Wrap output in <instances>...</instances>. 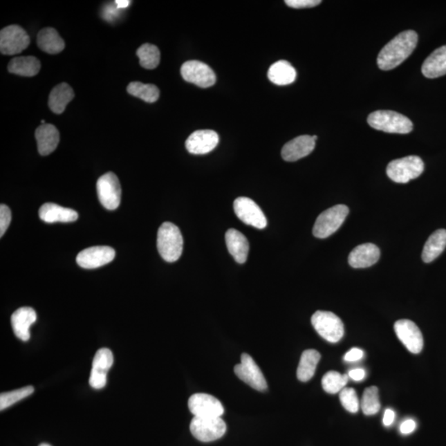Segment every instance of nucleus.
<instances>
[{"mask_svg":"<svg viewBox=\"0 0 446 446\" xmlns=\"http://www.w3.org/2000/svg\"><path fill=\"white\" fill-rule=\"evenodd\" d=\"M418 41V34L413 30L398 34L381 50L377 59L380 69L390 71L401 65L414 53Z\"/></svg>","mask_w":446,"mask_h":446,"instance_id":"obj_1","label":"nucleus"},{"mask_svg":"<svg viewBox=\"0 0 446 446\" xmlns=\"http://www.w3.org/2000/svg\"><path fill=\"white\" fill-rule=\"evenodd\" d=\"M184 240L180 229L172 223L165 222L157 234V248L160 257L167 262H176L183 252Z\"/></svg>","mask_w":446,"mask_h":446,"instance_id":"obj_2","label":"nucleus"},{"mask_svg":"<svg viewBox=\"0 0 446 446\" xmlns=\"http://www.w3.org/2000/svg\"><path fill=\"white\" fill-rule=\"evenodd\" d=\"M368 123L373 129L389 133L407 134L414 129L409 118L390 110H379L369 114Z\"/></svg>","mask_w":446,"mask_h":446,"instance_id":"obj_3","label":"nucleus"},{"mask_svg":"<svg viewBox=\"0 0 446 446\" xmlns=\"http://www.w3.org/2000/svg\"><path fill=\"white\" fill-rule=\"evenodd\" d=\"M424 171V162L418 156H409L391 161L387 167V175L390 180L399 184H406L418 178Z\"/></svg>","mask_w":446,"mask_h":446,"instance_id":"obj_4","label":"nucleus"},{"mask_svg":"<svg viewBox=\"0 0 446 446\" xmlns=\"http://www.w3.org/2000/svg\"><path fill=\"white\" fill-rule=\"evenodd\" d=\"M349 207L339 205L328 208L318 216L313 227V235L320 239L329 237L334 234L349 214Z\"/></svg>","mask_w":446,"mask_h":446,"instance_id":"obj_5","label":"nucleus"},{"mask_svg":"<svg viewBox=\"0 0 446 446\" xmlns=\"http://www.w3.org/2000/svg\"><path fill=\"white\" fill-rule=\"evenodd\" d=\"M311 321L314 329L326 342L337 343L345 333L341 318L333 313L317 311L313 314Z\"/></svg>","mask_w":446,"mask_h":446,"instance_id":"obj_6","label":"nucleus"},{"mask_svg":"<svg viewBox=\"0 0 446 446\" xmlns=\"http://www.w3.org/2000/svg\"><path fill=\"white\" fill-rule=\"evenodd\" d=\"M227 431V425L222 418H198L194 416L190 423L192 435L202 443H212L222 438Z\"/></svg>","mask_w":446,"mask_h":446,"instance_id":"obj_7","label":"nucleus"},{"mask_svg":"<svg viewBox=\"0 0 446 446\" xmlns=\"http://www.w3.org/2000/svg\"><path fill=\"white\" fill-rule=\"evenodd\" d=\"M96 188L101 205L108 210H117L121 203L122 189L115 174H104L97 180Z\"/></svg>","mask_w":446,"mask_h":446,"instance_id":"obj_8","label":"nucleus"},{"mask_svg":"<svg viewBox=\"0 0 446 446\" xmlns=\"http://www.w3.org/2000/svg\"><path fill=\"white\" fill-rule=\"evenodd\" d=\"M29 44L28 34L18 25H10L0 32V50L3 55L19 54L28 48Z\"/></svg>","mask_w":446,"mask_h":446,"instance_id":"obj_9","label":"nucleus"},{"mask_svg":"<svg viewBox=\"0 0 446 446\" xmlns=\"http://www.w3.org/2000/svg\"><path fill=\"white\" fill-rule=\"evenodd\" d=\"M234 372L241 380L252 389L261 392L267 389L268 385L264 375L252 357L248 354L241 355V363L236 365Z\"/></svg>","mask_w":446,"mask_h":446,"instance_id":"obj_10","label":"nucleus"},{"mask_svg":"<svg viewBox=\"0 0 446 446\" xmlns=\"http://www.w3.org/2000/svg\"><path fill=\"white\" fill-rule=\"evenodd\" d=\"M182 77L187 82L196 84L201 88H210L216 83V75L205 63L189 61L181 66Z\"/></svg>","mask_w":446,"mask_h":446,"instance_id":"obj_11","label":"nucleus"},{"mask_svg":"<svg viewBox=\"0 0 446 446\" xmlns=\"http://www.w3.org/2000/svg\"><path fill=\"white\" fill-rule=\"evenodd\" d=\"M189 409L198 418H221L224 414V407L219 400L210 394L195 393L189 399Z\"/></svg>","mask_w":446,"mask_h":446,"instance_id":"obj_12","label":"nucleus"},{"mask_svg":"<svg viewBox=\"0 0 446 446\" xmlns=\"http://www.w3.org/2000/svg\"><path fill=\"white\" fill-rule=\"evenodd\" d=\"M394 331L407 351L419 354L423 349L424 341L422 331L413 321L402 319L395 322Z\"/></svg>","mask_w":446,"mask_h":446,"instance_id":"obj_13","label":"nucleus"},{"mask_svg":"<svg viewBox=\"0 0 446 446\" xmlns=\"http://www.w3.org/2000/svg\"><path fill=\"white\" fill-rule=\"evenodd\" d=\"M113 352L108 348H102L93 357L89 385L95 389L104 388L107 384V375L113 364Z\"/></svg>","mask_w":446,"mask_h":446,"instance_id":"obj_14","label":"nucleus"},{"mask_svg":"<svg viewBox=\"0 0 446 446\" xmlns=\"http://www.w3.org/2000/svg\"><path fill=\"white\" fill-rule=\"evenodd\" d=\"M234 211L242 222L258 229H264L267 226V219L259 207L252 199L240 197L234 202Z\"/></svg>","mask_w":446,"mask_h":446,"instance_id":"obj_15","label":"nucleus"},{"mask_svg":"<svg viewBox=\"0 0 446 446\" xmlns=\"http://www.w3.org/2000/svg\"><path fill=\"white\" fill-rule=\"evenodd\" d=\"M115 256V250L109 246H93L80 252L76 262L84 269H96L109 264Z\"/></svg>","mask_w":446,"mask_h":446,"instance_id":"obj_16","label":"nucleus"},{"mask_svg":"<svg viewBox=\"0 0 446 446\" xmlns=\"http://www.w3.org/2000/svg\"><path fill=\"white\" fill-rule=\"evenodd\" d=\"M219 137L212 130H198L191 134L185 142L187 151L194 155H205L218 146Z\"/></svg>","mask_w":446,"mask_h":446,"instance_id":"obj_17","label":"nucleus"},{"mask_svg":"<svg viewBox=\"0 0 446 446\" xmlns=\"http://www.w3.org/2000/svg\"><path fill=\"white\" fill-rule=\"evenodd\" d=\"M315 146L312 136H299L284 146L281 155L284 160L292 162L311 154Z\"/></svg>","mask_w":446,"mask_h":446,"instance_id":"obj_18","label":"nucleus"},{"mask_svg":"<svg viewBox=\"0 0 446 446\" xmlns=\"http://www.w3.org/2000/svg\"><path fill=\"white\" fill-rule=\"evenodd\" d=\"M380 250L375 244L365 243L356 246L348 257L351 267L355 269L371 267L380 260Z\"/></svg>","mask_w":446,"mask_h":446,"instance_id":"obj_19","label":"nucleus"},{"mask_svg":"<svg viewBox=\"0 0 446 446\" xmlns=\"http://www.w3.org/2000/svg\"><path fill=\"white\" fill-rule=\"evenodd\" d=\"M35 310L29 307L20 308L12 313L11 325L17 337L23 342L30 339V327L37 321Z\"/></svg>","mask_w":446,"mask_h":446,"instance_id":"obj_20","label":"nucleus"},{"mask_svg":"<svg viewBox=\"0 0 446 446\" xmlns=\"http://www.w3.org/2000/svg\"><path fill=\"white\" fill-rule=\"evenodd\" d=\"M39 216L46 223H72L79 218L77 212L53 203H46L40 207Z\"/></svg>","mask_w":446,"mask_h":446,"instance_id":"obj_21","label":"nucleus"},{"mask_svg":"<svg viewBox=\"0 0 446 446\" xmlns=\"http://www.w3.org/2000/svg\"><path fill=\"white\" fill-rule=\"evenodd\" d=\"M35 137L38 152L44 156H48L56 150L59 142V133L57 127L48 123L37 127Z\"/></svg>","mask_w":446,"mask_h":446,"instance_id":"obj_22","label":"nucleus"},{"mask_svg":"<svg viewBox=\"0 0 446 446\" xmlns=\"http://www.w3.org/2000/svg\"><path fill=\"white\" fill-rule=\"evenodd\" d=\"M228 252L239 264H244L248 260L249 241L246 237L236 229H229L225 236Z\"/></svg>","mask_w":446,"mask_h":446,"instance_id":"obj_23","label":"nucleus"},{"mask_svg":"<svg viewBox=\"0 0 446 446\" xmlns=\"http://www.w3.org/2000/svg\"><path fill=\"white\" fill-rule=\"evenodd\" d=\"M422 72L425 77L435 79L446 75V45L433 52L424 62Z\"/></svg>","mask_w":446,"mask_h":446,"instance_id":"obj_24","label":"nucleus"},{"mask_svg":"<svg viewBox=\"0 0 446 446\" xmlns=\"http://www.w3.org/2000/svg\"><path fill=\"white\" fill-rule=\"evenodd\" d=\"M297 72L294 66L286 61H279L270 67L268 78L277 86H288L295 82Z\"/></svg>","mask_w":446,"mask_h":446,"instance_id":"obj_25","label":"nucleus"},{"mask_svg":"<svg viewBox=\"0 0 446 446\" xmlns=\"http://www.w3.org/2000/svg\"><path fill=\"white\" fill-rule=\"evenodd\" d=\"M74 97L75 93L69 84H59L50 93L49 108L54 113L62 114Z\"/></svg>","mask_w":446,"mask_h":446,"instance_id":"obj_26","label":"nucleus"},{"mask_svg":"<svg viewBox=\"0 0 446 446\" xmlns=\"http://www.w3.org/2000/svg\"><path fill=\"white\" fill-rule=\"evenodd\" d=\"M37 45L41 50L49 54L62 53L65 48V41L53 28L41 30L37 35Z\"/></svg>","mask_w":446,"mask_h":446,"instance_id":"obj_27","label":"nucleus"},{"mask_svg":"<svg viewBox=\"0 0 446 446\" xmlns=\"http://www.w3.org/2000/svg\"><path fill=\"white\" fill-rule=\"evenodd\" d=\"M446 248V230L439 229L433 232L424 245L422 260L425 263L435 261Z\"/></svg>","mask_w":446,"mask_h":446,"instance_id":"obj_28","label":"nucleus"},{"mask_svg":"<svg viewBox=\"0 0 446 446\" xmlns=\"http://www.w3.org/2000/svg\"><path fill=\"white\" fill-rule=\"evenodd\" d=\"M8 69L12 74L32 77L40 71L41 62L32 56L15 57L8 64Z\"/></svg>","mask_w":446,"mask_h":446,"instance_id":"obj_29","label":"nucleus"},{"mask_svg":"<svg viewBox=\"0 0 446 446\" xmlns=\"http://www.w3.org/2000/svg\"><path fill=\"white\" fill-rule=\"evenodd\" d=\"M321 360L319 352L316 350H307L301 354L297 377L301 382H308L315 375L318 362Z\"/></svg>","mask_w":446,"mask_h":446,"instance_id":"obj_30","label":"nucleus"},{"mask_svg":"<svg viewBox=\"0 0 446 446\" xmlns=\"http://www.w3.org/2000/svg\"><path fill=\"white\" fill-rule=\"evenodd\" d=\"M130 95L139 97L147 103H155L160 97V91L154 84L131 82L127 88Z\"/></svg>","mask_w":446,"mask_h":446,"instance_id":"obj_31","label":"nucleus"},{"mask_svg":"<svg viewBox=\"0 0 446 446\" xmlns=\"http://www.w3.org/2000/svg\"><path fill=\"white\" fill-rule=\"evenodd\" d=\"M140 65L147 70H153L158 66L160 53L156 46L150 44H143L137 50Z\"/></svg>","mask_w":446,"mask_h":446,"instance_id":"obj_32","label":"nucleus"},{"mask_svg":"<svg viewBox=\"0 0 446 446\" xmlns=\"http://www.w3.org/2000/svg\"><path fill=\"white\" fill-rule=\"evenodd\" d=\"M360 407L363 413L366 416L375 415L379 413L381 405L379 389L377 387H369V388L364 390Z\"/></svg>","mask_w":446,"mask_h":446,"instance_id":"obj_33","label":"nucleus"},{"mask_svg":"<svg viewBox=\"0 0 446 446\" xmlns=\"http://www.w3.org/2000/svg\"><path fill=\"white\" fill-rule=\"evenodd\" d=\"M348 381H349L348 375H342L337 371H329L322 378V385L326 393L335 394L345 389Z\"/></svg>","mask_w":446,"mask_h":446,"instance_id":"obj_34","label":"nucleus"},{"mask_svg":"<svg viewBox=\"0 0 446 446\" xmlns=\"http://www.w3.org/2000/svg\"><path fill=\"white\" fill-rule=\"evenodd\" d=\"M34 393L32 386L24 387V388L10 391V392L3 393L0 395V410L3 411L26 398Z\"/></svg>","mask_w":446,"mask_h":446,"instance_id":"obj_35","label":"nucleus"},{"mask_svg":"<svg viewBox=\"0 0 446 446\" xmlns=\"http://www.w3.org/2000/svg\"><path fill=\"white\" fill-rule=\"evenodd\" d=\"M340 401L345 409L351 414H356L360 409V402L354 389H343L340 392Z\"/></svg>","mask_w":446,"mask_h":446,"instance_id":"obj_36","label":"nucleus"},{"mask_svg":"<svg viewBox=\"0 0 446 446\" xmlns=\"http://www.w3.org/2000/svg\"><path fill=\"white\" fill-rule=\"evenodd\" d=\"M11 211L6 205L0 206V236H3L11 223Z\"/></svg>","mask_w":446,"mask_h":446,"instance_id":"obj_37","label":"nucleus"},{"mask_svg":"<svg viewBox=\"0 0 446 446\" xmlns=\"http://www.w3.org/2000/svg\"><path fill=\"white\" fill-rule=\"evenodd\" d=\"M322 3L320 0H286V3L288 6L294 8H313Z\"/></svg>","mask_w":446,"mask_h":446,"instance_id":"obj_38","label":"nucleus"},{"mask_svg":"<svg viewBox=\"0 0 446 446\" xmlns=\"http://www.w3.org/2000/svg\"><path fill=\"white\" fill-rule=\"evenodd\" d=\"M364 351L359 348H352L344 356V360L346 362H356L361 359H363Z\"/></svg>","mask_w":446,"mask_h":446,"instance_id":"obj_39","label":"nucleus"},{"mask_svg":"<svg viewBox=\"0 0 446 446\" xmlns=\"http://www.w3.org/2000/svg\"><path fill=\"white\" fill-rule=\"evenodd\" d=\"M416 428V422L414 419H407L403 420L400 425V432L402 435H409L413 433Z\"/></svg>","mask_w":446,"mask_h":446,"instance_id":"obj_40","label":"nucleus"},{"mask_svg":"<svg viewBox=\"0 0 446 446\" xmlns=\"http://www.w3.org/2000/svg\"><path fill=\"white\" fill-rule=\"evenodd\" d=\"M120 10H119L116 4L115 6H111V4H109V6H105L104 8V19L108 21H113V19H115L116 17L119 15Z\"/></svg>","mask_w":446,"mask_h":446,"instance_id":"obj_41","label":"nucleus"},{"mask_svg":"<svg viewBox=\"0 0 446 446\" xmlns=\"http://www.w3.org/2000/svg\"><path fill=\"white\" fill-rule=\"evenodd\" d=\"M365 375H366V373H365L364 369L360 368L351 369V371L348 373L349 379L356 382L364 380Z\"/></svg>","mask_w":446,"mask_h":446,"instance_id":"obj_42","label":"nucleus"},{"mask_svg":"<svg viewBox=\"0 0 446 446\" xmlns=\"http://www.w3.org/2000/svg\"><path fill=\"white\" fill-rule=\"evenodd\" d=\"M395 420V413L392 409H386L384 411L383 423L385 427L392 426Z\"/></svg>","mask_w":446,"mask_h":446,"instance_id":"obj_43","label":"nucleus"},{"mask_svg":"<svg viewBox=\"0 0 446 446\" xmlns=\"http://www.w3.org/2000/svg\"><path fill=\"white\" fill-rule=\"evenodd\" d=\"M131 3L129 0H116L115 1V4L119 10H124V8L130 6Z\"/></svg>","mask_w":446,"mask_h":446,"instance_id":"obj_44","label":"nucleus"},{"mask_svg":"<svg viewBox=\"0 0 446 446\" xmlns=\"http://www.w3.org/2000/svg\"><path fill=\"white\" fill-rule=\"evenodd\" d=\"M38 446H52V445H50L49 444H46V443H42Z\"/></svg>","mask_w":446,"mask_h":446,"instance_id":"obj_45","label":"nucleus"},{"mask_svg":"<svg viewBox=\"0 0 446 446\" xmlns=\"http://www.w3.org/2000/svg\"><path fill=\"white\" fill-rule=\"evenodd\" d=\"M45 122H46V121H45V120H41V123H42V124H46V123H45Z\"/></svg>","mask_w":446,"mask_h":446,"instance_id":"obj_46","label":"nucleus"}]
</instances>
